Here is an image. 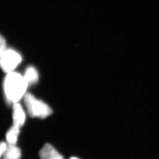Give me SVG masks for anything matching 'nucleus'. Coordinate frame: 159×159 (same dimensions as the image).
I'll use <instances>...</instances> for the list:
<instances>
[{
	"mask_svg": "<svg viewBox=\"0 0 159 159\" xmlns=\"http://www.w3.org/2000/svg\"><path fill=\"white\" fill-rule=\"evenodd\" d=\"M28 84L24 77L17 72L8 73L4 81V91L7 100L16 104L25 96Z\"/></svg>",
	"mask_w": 159,
	"mask_h": 159,
	"instance_id": "f257e3e1",
	"label": "nucleus"
},
{
	"mask_svg": "<svg viewBox=\"0 0 159 159\" xmlns=\"http://www.w3.org/2000/svg\"><path fill=\"white\" fill-rule=\"evenodd\" d=\"M24 102L29 114L32 117L44 118L52 113V110L48 105L36 98L31 94H26Z\"/></svg>",
	"mask_w": 159,
	"mask_h": 159,
	"instance_id": "f03ea898",
	"label": "nucleus"
},
{
	"mask_svg": "<svg viewBox=\"0 0 159 159\" xmlns=\"http://www.w3.org/2000/svg\"><path fill=\"white\" fill-rule=\"evenodd\" d=\"M21 60V55L13 50H6L1 54V66L3 71L7 73L12 72Z\"/></svg>",
	"mask_w": 159,
	"mask_h": 159,
	"instance_id": "7ed1b4c3",
	"label": "nucleus"
},
{
	"mask_svg": "<svg viewBox=\"0 0 159 159\" xmlns=\"http://www.w3.org/2000/svg\"><path fill=\"white\" fill-rule=\"evenodd\" d=\"M41 159H64L54 147L50 144H46L39 152Z\"/></svg>",
	"mask_w": 159,
	"mask_h": 159,
	"instance_id": "20e7f679",
	"label": "nucleus"
},
{
	"mask_svg": "<svg viewBox=\"0 0 159 159\" xmlns=\"http://www.w3.org/2000/svg\"><path fill=\"white\" fill-rule=\"evenodd\" d=\"M13 126L20 128L25 121V114L22 107L19 104H14L13 107Z\"/></svg>",
	"mask_w": 159,
	"mask_h": 159,
	"instance_id": "39448f33",
	"label": "nucleus"
},
{
	"mask_svg": "<svg viewBox=\"0 0 159 159\" xmlns=\"http://www.w3.org/2000/svg\"><path fill=\"white\" fill-rule=\"evenodd\" d=\"M21 152L17 146L8 145L6 151L3 154V159H19L21 158Z\"/></svg>",
	"mask_w": 159,
	"mask_h": 159,
	"instance_id": "423d86ee",
	"label": "nucleus"
},
{
	"mask_svg": "<svg viewBox=\"0 0 159 159\" xmlns=\"http://www.w3.org/2000/svg\"><path fill=\"white\" fill-rule=\"evenodd\" d=\"M20 128L13 126L8 131L6 135V141L8 145H16L19 134Z\"/></svg>",
	"mask_w": 159,
	"mask_h": 159,
	"instance_id": "0eeeda50",
	"label": "nucleus"
},
{
	"mask_svg": "<svg viewBox=\"0 0 159 159\" xmlns=\"http://www.w3.org/2000/svg\"><path fill=\"white\" fill-rule=\"evenodd\" d=\"M24 78L28 85L35 83L38 80L37 71L33 67H29L26 70Z\"/></svg>",
	"mask_w": 159,
	"mask_h": 159,
	"instance_id": "6e6552de",
	"label": "nucleus"
},
{
	"mask_svg": "<svg viewBox=\"0 0 159 159\" xmlns=\"http://www.w3.org/2000/svg\"><path fill=\"white\" fill-rule=\"evenodd\" d=\"M0 51L1 54L4 52L6 50V41L4 38L1 36V43H0Z\"/></svg>",
	"mask_w": 159,
	"mask_h": 159,
	"instance_id": "1a4fd4ad",
	"label": "nucleus"
},
{
	"mask_svg": "<svg viewBox=\"0 0 159 159\" xmlns=\"http://www.w3.org/2000/svg\"><path fill=\"white\" fill-rule=\"evenodd\" d=\"M7 144H6L4 142H2L1 143V147H0V151H1V157H2L3 154L6 151L7 147Z\"/></svg>",
	"mask_w": 159,
	"mask_h": 159,
	"instance_id": "9d476101",
	"label": "nucleus"
},
{
	"mask_svg": "<svg viewBox=\"0 0 159 159\" xmlns=\"http://www.w3.org/2000/svg\"><path fill=\"white\" fill-rule=\"evenodd\" d=\"M70 159H78V158H76V157H71V158Z\"/></svg>",
	"mask_w": 159,
	"mask_h": 159,
	"instance_id": "9b49d317",
	"label": "nucleus"
}]
</instances>
